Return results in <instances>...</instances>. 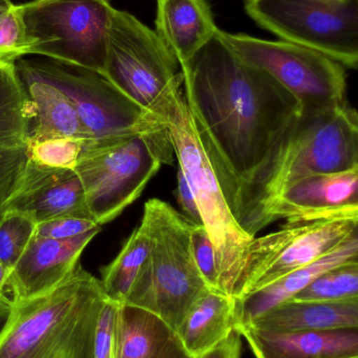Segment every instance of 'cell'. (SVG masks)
<instances>
[{
    "mask_svg": "<svg viewBox=\"0 0 358 358\" xmlns=\"http://www.w3.org/2000/svg\"><path fill=\"white\" fill-rule=\"evenodd\" d=\"M180 66L193 128L233 212L242 187L302 106L240 57L221 29Z\"/></svg>",
    "mask_w": 358,
    "mask_h": 358,
    "instance_id": "6da1fadb",
    "label": "cell"
},
{
    "mask_svg": "<svg viewBox=\"0 0 358 358\" xmlns=\"http://www.w3.org/2000/svg\"><path fill=\"white\" fill-rule=\"evenodd\" d=\"M358 168V117L349 104L302 109L283 130L267 157L242 187L233 215L256 237L264 210L286 189L315 174Z\"/></svg>",
    "mask_w": 358,
    "mask_h": 358,
    "instance_id": "7a4b0ae2",
    "label": "cell"
},
{
    "mask_svg": "<svg viewBox=\"0 0 358 358\" xmlns=\"http://www.w3.org/2000/svg\"><path fill=\"white\" fill-rule=\"evenodd\" d=\"M100 280L78 265L54 289L13 303L0 334V358H95V338L107 301Z\"/></svg>",
    "mask_w": 358,
    "mask_h": 358,
    "instance_id": "3957f363",
    "label": "cell"
},
{
    "mask_svg": "<svg viewBox=\"0 0 358 358\" xmlns=\"http://www.w3.org/2000/svg\"><path fill=\"white\" fill-rule=\"evenodd\" d=\"M143 214L153 229V244L124 304L145 309L178 329L193 304L210 290L191 246L193 223L168 202L149 200Z\"/></svg>",
    "mask_w": 358,
    "mask_h": 358,
    "instance_id": "277c9868",
    "label": "cell"
},
{
    "mask_svg": "<svg viewBox=\"0 0 358 358\" xmlns=\"http://www.w3.org/2000/svg\"><path fill=\"white\" fill-rule=\"evenodd\" d=\"M104 77L163 122L185 107L180 63L156 31L125 10H113L107 31Z\"/></svg>",
    "mask_w": 358,
    "mask_h": 358,
    "instance_id": "5b68a950",
    "label": "cell"
},
{
    "mask_svg": "<svg viewBox=\"0 0 358 358\" xmlns=\"http://www.w3.org/2000/svg\"><path fill=\"white\" fill-rule=\"evenodd\" d=\"M170 134L130 136L84 147L74 171L97 224L117 218L136 201L163 164L174 157Z\"/></svg>",
    "mask_w": 358,
    "mask_h": 358,
    "instance_id": "8992f818",
    "label": "cell"
},
{
    "mask_svg": "<svg viewBox=\"0 0 358 358\" xmlns=\"http://www.w3.org/2000/svg\"><path fill=\"white\" fill-rule=\"evenodd\" d=\"M15 67L17 71L52 84L69 99L88 136L85 146L130 136L170 134L163 122L128 98L101 73L50 59H19Z\"/></svg>",
    "mask_w": 358,
    "mask_h": 358,
    "instance_id": "52a82bcc",
    "label": "cell"
},
{
    "mask_svg": "<svg viewBox=\"0 0 358 358\" xmlns=\"http://www.w3.org/2000/svg\"><path fill=\"white\" fill-rule=\"evenodd\" d=\"M167 127L179 168L193 191L202 224L216 250L218 290L239 299L248 248L254 237L246 233L235 220L193 128L186 104Z\"/></svg>",
    "mask_w": 358,
    "mask_h": 358,
    "instance_id": "ba28073f",
    "label": "cell"
},
{
    "mask_svg": "<svg viewBox=\"0 0 358 358\" xmlns=\"http://www.w3.org/2000/svg\"><path fill=\"white\" fill-rule=\"evenodd\" d=\"M29 55L104 76L109 0H33L19 4Z\"/></svg>",
    "mask_w": 358,
    "mask_h": 358,
    "instance_id": "9c48e42d",
    "label": "cell"
},
{
    "mask_svg": "<svg viewBox=\"0 0 358 358\" xmlns=\"http://www.w3.org/2000/svg\"><path fill=\"white\" fill-rule=\"evenodd\" d=\"M248 16L282 41L358 66V0H243Z\"/></svg>",
    "mask_w": 358,
    "mask_h": 358,
    "instance_id": "30bf717a",
    "label": "cell"
},
{
    "mask_svg": "<svg viewBox=\"0 0 358 358\" xmlns=\"http://www.w3.org/2000/svg\"><path fill=\"white\" fill-rule=\"evenodd\" d=\"M240 57L264 69L290 94L302 109L344 106L347 69L326 55L285 41H269L246 34L221 31Z\"/></svg>",
    "mask_w": 358,
    "mask_h": 358,
    "instance_id": "8fae6325",
    "label": "cell"
},
{
    "mask_svg": "<svg viewBox=\"0 0 358 358\" xmlns=\"http://www.w3.org/2000/svg\"><path fill=\"white\" fill-rule=\"evenodd\" d=\"M357 224L358 216L287 219L279 231L254 237L239 299L319 260L357 233Z\"/></svg>",
    "mask_w": 358,
    "mask_h": 358,
    "instance_id": "7c38bea8",
    "label": "cell"
},
{
    "mask_svg": "<svg viewBox=\"0 0 358 358\" xmlns=\"http://www.w3.org/2000/svg\"><path fill=\"white\" fill-rule=\"evenodd\" d=\"M358 216V168L301 179L264 210L256 234L280 219Z\"/></svg>",
    "mask_w": 358,
    "mask_h": 358,
    "instance_id": "4fadbf2b",
    "label": "cell"
},
{
    "mask_svg": "<svg viewBox=\"0 0 358 358\" xmlns=\"http://www.w3.org/2000/svg\"><path fill=\"white\" fill-rule=\"evenodd\" d=\"M33 120L15 63L0 62V220L25 176Z\"/></svg>",
    "mask_w": 358,
    "mask_h": 358,
    "instance_id": "5bb4252c",
    "label": "cell"
},
{
    "mask_svg": "<svg viewBox=\"0 0 358 358\" xmlns=\"http://www.w3.org/2000/svg\"><path fill=\"white\" fill-rule=\"evenodd\" d=\"M100 231L101 227L61 240L34 235L8 275V292L12 294V302L46 294L71 277L84 248Z\"/></svg>",
    "mask_w": 358,
    "mask_h": 358,
    "instance_id": "9a60e30c",
    "label": "cell"
},
{
    "mask_svg": "<svg viewBox=\"0 0 358 358\" xmlns=\"http://www.w3.org/2000/svg\"><path fill=\"white\" fill-rule=\"evenodd\" d=\"M27 213L36 223L64 217L94 219L81 180L74 170L48 167L29 159L25 176L6 210Z\"/></svg>",
    "mask_w": 358,
    "mask_h": 358,
    "instance_id": "2e32d148",
    "label": "cell"
},
{
    "mask_svg": "<svg viewBox=\"0 0 358 358\" xmlns=\"http://www.w3.org/2000/svg\"><path fill=\"white\" fill-rule=\"evenodd\" d=\"M235 331L256 358L358 357V328L277 334L241 326Z\"/></svg>",
    "mask_w": 358,
    "mask_h": 358,
    "instance_id": "e0dca14e",
    "label": "cell"
},
{
    "mask_svg": "<svg viewBox=\"0 0 358 358\" xmlns=\"http://www.w3.org/2000/svg\"><path fill=\"white\" fill-rule=\"evenodd\" d=\"M115 358H193L176 330L145 309L118 304Z\"/></svg>",
    "mask_w": 358,
    "mask_h": 358,
    "instance_id": "ac0fdd59",
    "label": "cell"
},
{
    "mask_svg": "<svg viewBox=\"0 0 358 358\" xmlns=\"http://www.w3.org/2000/svg\"><path fill=\"white\" fill-rule=\"evenodd\" d=\"M358 261V236L352 234L333 250L302 268L284 275L270 285L237 300L235 328L246 325L259 315L294 298L330 269Z\"/></svg>",
    "mask_w": 358,
    "mask_h": 358,
    "instance_id": "d6986e66",
    "label": "cell"
},
{
    "mask_svg": "<svg viewBox=\"0 0 358 358\" xmlns=\"http://www.w3.org/2000/svg\"><path fill=\"white\" fill-rule=\"evenodd\" d=\"M243 326L277 334L358 328V300L317 302L291 299Z\"/></svg>",
    "mask_w": 358,
    "mask_h": 358,
    "instance_id": "ffe728a7",
    "label": "cell"
},
{
    "mask_svg": "<svg viewBox=\"0 0 358 358\" xmlns=\"http://www.w3.org/2000/svg\"><path fill=\"white\" fill-rule=\"evenodd\" d=\"M218 29L206 0H158L156 33L180 64L199 52Z\"/></svg>",
    "mask_w": 358,
    "mask_h": 358,
    "instance_id": "44dd1931",
    "label": "cell"
},
{
    "mask_svg": "<svg viewBox=\"0 0 358 358\" xmlns=\"http://www.w3.org/2000/svg\"><path fill=\"white\" fill-rule=\"evenodd\" d=\"M235 298L212 289L191 306L177 329L191 357L209 352L235 331Z\"/></svg>",
    "mask_w": 358,
    "mask_h": 358,
    "instance_id": "7402d4cb",
    "label": "cell"
},
{
    "mask_svg": "<svg viewBox=\"0 0 358 358\" xmlns=\"http://www.w3.org/2000/svg\"><path fill=\"white\" fill-rule=\"evenodd\" d=\"M17 73L33 106L29 144L53 138H74L88 144L85 130L69 99L52 84L20 71Z\"/></svg>",
    "mask_w": 358,
    "mask_h": 358,
    "instance_id": "603a6c76",
    "label": "cell"
},
{
    "mask_svg": "<svg viewBox=\"0 0 358 358\" xmlns=\"http://www.w3.org/2000/svg\"><path fill=\"white\" fill-rule=\"evenodd\" d=\"M153 244V229L143 214L140 225L124 243L121 252L109 265L101 269L100 283L107 298L124 304L132 284L149 257Z\"/></svg>",
    "mask_w": 358,
    "mask_h": 358,
    "instance_id": "cb8c5ba5",
    "label": "cell"
},
{
    "mask_svg": "<svg viewBox=\"0 0 358 358\" xmlns=\"http://www.w3.org/2000/svg\"><path fill=\"white\" fill-rule=\"evenodd\" d=\"M292 299L317 302L358 300V261L346 263L322 273Z\"/></svg>",
    "mask_w": 358,
    "mask_h": 358,
    "instance_id": "d4e9b609",
    "label": "cell"
},
{
    "mask_svg": "<svg viewBox=\"0 0 358 358\" xmlns=\"http://www.w3.org/2000/svg\"><path fill=\"white\" fill-rule=\"evenodd\" d=\"M35 219L27 213L8 210L0 220V261L12 271L36 233Z\"/></svg>",
    "mask_w": 358,
    "mask_h": 358,
    "instance_id": "484cf974",
    "label": "cell"
},
{
    "mask_svg": "<svg viewBox=\"0 0 358 358\" xmlns=\"http://www.w3.org/2000/svg\"><path fill=\"white\" fill-rule=\"evenodd\" d=\"M29 55L18 6L8 0L0 6V62L16 63Z\"/></svg>",
    "mask_w": 358,
    "mask_h": 358,
    "instance_id": "4316f807",
    "label": "cell"
},
{
    "mask_svg": "<svg viewBox=\"0 0 358 358\" xmlns=\"http://www.w3.org/2000/svg\"><path fill=\"white\" fill-rule=\"evenodd\" d=\"M85 144L74 138H53L29 144V159L48 167L75 170Z\"/></svg>",
    "mask_w": 358,
    "mask_h": 358,
    "instance_id": "83f0119b",
    "label": "cell"
},
{
    "mask_svg": "<svg viewBox=\"0 0 358 358\" xmlns=\"http://www.w3.org/2000/svg\"><path fill=\"white\" fill-rule=\"evenodd\" d=\"M193 260L210 289L218 290V262L214 244L203 225H193L191 233Z\"/></svg>",
    "mask_w": 358,
    "mask_h": 358,
    "instance_id": "f1b7e54d",
    "label": "cell"
},
{
    "mask_svg": "<svg viewBox=\"0 0 358 358\" xmlns=\"http://www.w3.org/2000/svg\"><path fill=\"white\" fill-rule=\"evenodd\" d=\"M100 227L92 219L64 217L39 223L35 235L50 239H71Z\"/></svg>",
    "mask_w": 358,
    "mask_h": 358,
    "instance_id": "f546056e",
    "label": "cell"
},
{
    "mask_svg": "<svg viewBox=\"0 0 358 358\" xmlns=\"http://www.w3.org/2000/svg\"><path fill=\"white\" fill-rule=\"evenodd\" d=\"M117 303L107 299L103 305L95 338V358H115Z\"/></svg>",
    "mask_w": 358,
    "mask_h": 358,
    "instance_id": "4dcf8cb0",
    "label": "cell"
},
{
    "mask_svg": "<svg viewBox=\"0 0 358 358\" xmlns=\"http://www.w3.org/2000/svg\"><path fill=\"white\" fill-rule=\"evenodd\" d=\"M177 178H178V185H177L176 191H174V195H176L177 201H178L179 206L182 210L181 214L193 224L203 225L202 224L201 217H200L199 210H198L195 197H193V191H191L186 178H185L180 168H179Z\"/></svg>",
    "mask_w": 358,
    "mask_h": 358,
    "instance_id": "1f68e13d",
    "label": "cell"
},
{
    "mask_svg": "<svg viewBox=\"0 0 358 358\" xmlns=\"http://www.w3.org/2000/svg\"><path fill=\"white\" fill-rule=\"evenodd\" d=\"M241 336L233 331L226 340L209 352L193 358H240L241 357Z\"/></svg>",
    "mask_w": 358,
    "mask_h": 358,
    "instance_id": "d6a6232c",
    "label": "cell"
},
{
    "mask_svg": "<svg viewBox=\"0 0 358 358\" xmlns=\"http://www.w3.org/2000/svg\"><path fill=\"white\" fill-rule=\"evenodd\" d=\"M13 311V302L11 299L6 298L0 301V334L10 321Z\"/></svg>",
    "mask_w": 358,
    "mask_h": 358,
    "instance_id": "836d02e7",
    "label": "cell"
},
{
    "mask_svg": "<svg viewBox=\"0 0 358 358\" xmlns=\"http://www.w3.org/2000/svg\"><path fill=\"white\" fill-rule=\"evenodd\" d=\"M8 275H10V271H8L6 265L0 261V301L8 298L6 294L8 292Z\"/></svg>",
    "mask_w": 358,
    "mask_h": 358,
    "instance_id": "e575fe53",
    "label": "cell"
},
{
    "mask_svg": "<svg viewBox=\"0 0 358 358\" xmlns=\"http://www.w3.org/2000/svg\"><path fill=\"white\" fill-rule=\"evenodd\" d=\"M8 1V0H0V6H1L2 4L6 3Z\"/></svg>",
    "mask_w": 358,
    "mask_h": 358,
    "instance_id": "d590c367",
    "label": "cell"
},
{
    "mask_svg": "<svg viewBox=\"0 0 358 358\" xmlns=\"http://www.w3.org/2000/svg\"><path fill=\"white\" fill-rule=\"evenodd\" d=\"M350 358H358V357H350Z\"/></svg>",
    "mask_w": 358,
    "mask_h": 358,
    "instance_id": "8d00e7d4",
    "label": "cell"
}]
</instances>
